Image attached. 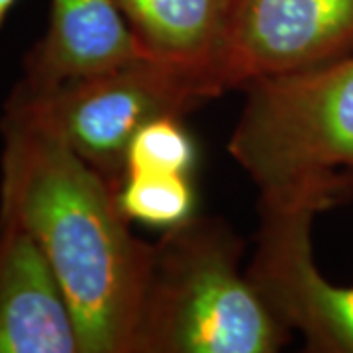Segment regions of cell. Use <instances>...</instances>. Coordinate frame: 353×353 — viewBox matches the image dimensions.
Instances as JSON below:
<instances>
[{
	"label": "cell",
	"instance_id": "2",
	"mask_svg": "<svg viewBox=\"0 0 353 353\" xmlns=\"http://www.w3.org/2000/svg\"><path fill=\"white\" fill-rule=\"evenodd\" d=\"M245 90L228 150L263 208L320 212L353 189V53Z\"/></svg>",
	"mask_w": 353,
	"mask_h": 353
},
{
	"label": "cell",
	"instance_id": "6",
	"mask_svg": "<svg viewBox=\"0 0 353 353\" xmlns=\"http://www.w3.org/2000/svg\"><path fill=\"white\" fill-rule=\"evenodd\" d=\"M310 208H263L248 277L287 330H299L310 352L353 353V287L322 277L312 253Z\"/></svg>",
	"mask_w": 353,
	"mask_h": 353
},
{
	"label": "cell",
	"instance_id": "3",
	"mask_svg": "<svg viewBox=\"0 0 353 353\" xmlns=\"http://www.w3.org/2000/svg\"><path fill=\"white\" fill-rule=\"evenodd\" d=\"M220 220L190 218L155 245L132 353H273L287 332L240 273Z\"/></svg>",
	"mask_w": 353,
	"mask_h": 353
},
{
	"label": "cell",
	"instance_id": "8",
	"mask_svg": "<svg viewBox=\"0 0 353 353\" xmlns=\"http://www.w3.org/2000/svg\"><path fill=\"white\" fill-rule=\"evenodd\" d=\"M152 57L118 0H51L50 24L26 59L20 87L50 88Z\"/></svg>",
	"mask_w": 353,
	"mask_h": 353
},
{
	"label": "cell",
	"instance_id": "1",
	"mask_svg": "<svg viewBox=\"0 0 353 353\" xmlns=\"http://www.w3.org/2000/svg\"><path fill=\"white\" fill-rule=\"evenodd\" d=\"M0 126V222L38 243L81 353H132L155 245L132 234L118 190L63 141L10 118Z\"/></svg>",
	"mask_w": 353,
	"mask_h": 353
},
{
	"label": "cell",
	"instance_id": "7",
	"mask_svg": "<svg viewBox=\"0 0 353 353\" xmlns=\"http://www.w3.org/2000/svg\"><path fill=\"white\" fill-rule=\"evenodd\" d=\"M0 353H81L71 308L38 243L2 222Z\"/></svg>",
	"mask_w": 353,
	"mask_h": 353
},
{
	"label": "cell",
	"instance_id": "5",
	"mask_svg": "<svg viewBox=\"0 0 353 353\" xmlns=\"http://www.w3.org/2000/svg\"><path fill=\"white\" fill-rule=\"evenodd\" d=\"M353 53V0H230L216 79L222 90Z\"/></svg>",
	"mask_w": 353,
	"mask_h": 353
},
{
	"label": "cell",
	"instance_id": "9",
	"mask_svg": "<svg viewBox=\"0 0 353 353\" xmlns=\"http://www.w3.org/2000/svg\"><path fill=\"white\" fill-rule=\"evenodd\" d=\"M118 4L152 57L210 75L218 83L216 59L230 0H118Z\"/></svg>",
	"mask_w": 353,
	"mask_h": 353
},
{
	"label": "cell",
	"instance_id": "10",
	"mask_svg": "<svg viewBox=\"0 0 353 353\" xmlns=\"http://www.w3.org/2000/svg\"><path fill=\"white\" fill-rule=\"evenodd\" d=\"M190 175L139 171L126 173L118 187V206L132 222L175 228L194 216Z\"/></svg>",
	"mask_w": 353,
	"mask_h": 353
},
{
	"label": "cell",
	"instance_id": "4",
	"mask_svg": "<svg viewBox=\"0 0 353 353\" xmlns=\"http://www.w3.org/2000/svg\"><path fill=\"white\" fill-rule=\"evenodd\" d=\"M222 94L214 79L155 57L50 88L16 87L4 118L48 132L97 169L114 189L124 179L126 152L145 124L190 112Z\"/></svg>",
	"mask_w": 353,
	"mask_h": 353
},
{
	"label": "cell",
	"instance_id": "12",
	"mask_svg": "<svg viewBox=\"0 0 353 353\" xmlns=\"http://www.w3.org/2000/svg\"><path fill=\"white\" fill-rule=\"evenodd\" d=\"M16 2H18V0H0V30H2L4 24H6L8 14L12 12V8Z\"/></svg>",
	"mask_w": 353,
	"mask_h": 353
},
{
	"label": "cell",
	"instance_id": "11",
	"mask_svg": "<svg viewBox=\"0 0 353 353\" xmlns=\"http://www.w3.org/2000/svg\"><path fill=\"white\" fill-rule=\"evenodd\" d=\"M196 163V145L176 116L152 120L132 138L124 175L139 171L190 175Z\"/></svg>",
	"mask_w": 353,
	"mask_h": 353
}]
</instances>
